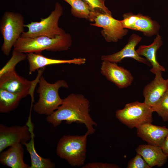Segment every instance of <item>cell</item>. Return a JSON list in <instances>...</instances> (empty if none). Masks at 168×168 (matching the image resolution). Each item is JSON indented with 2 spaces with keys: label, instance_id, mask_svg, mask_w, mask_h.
Here are the masks:
<instances>
[{
  "label": "cell",
  "instance_id": "3",
  "mask_svg": "<svg viewBox=\"0 0 168 168\" xmlns=\"http://www.w3.org/2000/svg\"><path fill=\"white\" fill-rule=\"evenodd\" d=\"M38 83L36 91L39 94V99L33 105V109L39 114L48 116L52 114L62 103L63 99L61 98L58 93L59 89L68 88V85L63 79L50 83L42 76L40 78Z\"/></svg>",
  "mask_w": 168,
  "mask_h": 168
},
{
  "label": "cell",
  "instance_id": "5",
  "mask_svg": "<svg viewBox=\"0 0 168 168\" xmlns=\"http://www.w3.org/2000/svg\"><path fill=\"white\" fill-rule=\"evenodd\" d=\"M63 13V9L61 4L56 2L54 9L50 15L45 18H41L40 21H32L25 27L28 28L24 32L21 37L23 38H35L40 36H46L54 38L65 33V31L59 27L58 21Z\"/></svg>",
  "mask_w": 168,
  "mask_h": 168
},
{
  "label": "cell",
  "instance_id": "16",
  "mask_svg": "<svg viewBox=\"0 0 168 168\" xmlns=\"http://www.w3.org/2000/svg\"><path fill=\"white\" fill-rule=\"evenodd\" d=\"M137 136L148 144L160 147L168 134V128L153 125L152 123L142 124L137 128Z\"/></svg>",
  "mask_w": 168,
  "mask_h": 168
},
{
  "label": "cell",
  "instance_id": "23",
  "mask_svg": "<svg viewBox=\"0 0 168 168\" xmlns=\"http://www.w3.org/2000/svg\"><path fill=\"white\" fill-rule=\"evenodd\" d=\"M27 57L26 54L13 49L11 57L0 70V77L6 73L15 69L16 65L21 61L27 58Z\"/></svg>",
  "mask_w": 168,
  "mask_h": 168
},
{
  "label": "cell",
  "instance_id": "22",
  "mask_svg": "<svg viewBox=\"0 0 168 168\" xmlns=\"http://www.w3.org/2000/svg\"><path fill=\"white\" fill-rule=\"evenodd\" d=\"M24 97L22 95L0 89V112L7 113L15 110Z\"/></svg>",
  "mask_w": 168,
  "mask_h": 168
},
{
  "label": "cell",
  "instance_id": "7",
  "mask_svg": "<svg viewBox=\"0 0 168 168\" xmlns=\"http://www.w3.org/2000/svg\"><path fill=\"white\" fill-rule=\"evenodd\" d=\"M152 107L144 102L135 101L126 104L122 109L115 112L117 118L130 128H136L147 123H152Z\"/></svg>",
  "mask_w": 168,
  "mask_h": 168
},
{
  "label": "cell",
  "instance_id": "26",
  "mask_svg": "<svg viewBox=\"0 0 168 168\" xmlns=\"http://www.w3.org/2000/svg\"><path fill=\"white\" fill-rule=\"evenodd\" d=\"M127 168H151L142 156L137 153L136 156L128 162Z\"/></svg>",
  "mask_w": 168,
  "mask_h": 168
},
{
  "label": "cell",
  "instance_id": "14",
  "mask_svg": "<svg viewBox=\"0 0 168 168\" xmlns=\"http://www.w3.org/2000/svg\"><path fill=\"white\" fill-rule=\"evenodd\" d=\"M161 73V71L156 72L154 79L143 90L144 102L152 107L158 103L168 88L166 80L163 78Z\"/></svg>",
  "mask_w": 168,
  "mask_h": 168
},
{
  "label": "cell",
  "instance_id": "4",
  "mask_svg": "<svg viewBox=\"0 0 168 168\" xmlns=\"http://www.w3.org/2000/svg\"><path fill=\"white\" fill-rule=\"evenodd\" d=\"M86 132L82 136L64 135L59 140L56 153L72 166L84 165L86 158L87 137Z\"/></svg>",
  "mask_w": 168,
  "mask_h": 168
},
{
  "label": "cell",
  "instance_id": "24",
  "mask_svg": "<svg viewBox=\"0 0 168 168\" xmlns=\"http://www.w3.org/2000/svg\"><path fill=\"white\" fill-rule=\"evenodd\" d=\"M164 121H168V88L163 96L155 106L152 107Z\"/></svg>",
  "mask_w": 168,
  "mask_h": 168
},
{
  "label": "cell",
  "instance_id": "28",
  "mask_svg": "<svg viewBox=\"0 0 168 168\" xmlns=\"http://www.w3.org/2000/svg\"><path fill=\"white\" fill-rule=\"evenodd\" d=\"M161 147L163 152L168 156V134L165 138Z\"/></svg>",
  "mask_w": 168,
  "mask_h": 168
},
{
  "label": "cell",
  "instance_id": "13",
  "mask_svg": "<svg viewBox=\"0 0 168 168\" xmlns=\"http://www.w3.org/2000/svg\"><path fill=\"white\" fill-rule=\"evenodd\" d=\"M142 38L138 35L133 34L130 37L128 43L120 51L114 54L101 56L102 61L118 63L126 58H133L137 61L151 66L150 62L145 58L139 56L135 49L136 46L141 41Z\"/></svg>",
  "mask_w": 168,
  "mask_h": 168
},
{
  "label": "cell",
  "instance_id": "20",
  "mask_svg": "<svg viewBox=\"0 0 168 168\" xmlns=\"http://www.w3.org/2000/svg\"><path fill=\"white\" fill-rule=\"evenodd\" d=\"M70 5L71 12L74 17L94 22L97 14L101 12L92 9L83 0H63Z\"/></svg>",
  "mask_w": 168,
  "mask_h": 168
},
{
  "label": "cell",
  "instance_id": "6",
  "mask_svg": "<svg viewBox=\"0 0 168 168\" xmlns=\"http://www.w3.org/2000/svg\"><path fill=\"white\" fill-rule=\"evenodd\" d=\"M24 19L19 13L6 11L0 21V30L3 42L1 50L4 54L8 56L17 40L24 32Z\"/></svg>",
  "mask_w": 168,
  "mask_h": 168
},
{
  "label": "cell",
  "instance_id": "11",
  "mask_svg": "<svg viewBox=\"0 0 168 168\" xmlns=\"http://www.w3.org/2000/svg\"><path fill=\"white\" fill-rule=\"evenodd\" d=\"M122 16L121 21L124 28L141 32L148 37L159 34L160 26L149 16L132 12L124 13Z\"/></svg>",
  "mask_w": 168,
  "mask_h": 168
},
{
  "label": "cell",
  "instance_id": "8",
  "mask_svg": "<svg viewBox=\"0 0 168 168\" xmlns=\"http://www.w3.org/2000/svg\"><path fill=\"white\" fill-rule=\"evenodd\" d=\"M45 68L38 70L36 78L30 81L20 76L15 69L10 71L0 77V89L13 93L22 95L25 97L29 95L34 100L33 94L35 87L38 83L40 78Z\"/></svg>",
  "mask_w": 168,
  "mask_h": 168
},
{
  "label": "cell",
  "instance_id": "27",
  "mask_svg": "<svg viewBox=\"0 0 168 168\" xmlns=\"http://www.w3.org/2000/svg\"><path fill=\"white\" fill-rule=\"evenodd\" d=\"M119 167V166L114 164L99 162L89 163L82 167L83 168H117Z\"/></svg>",
  "mask_w": 168,
  "mask_h": 168
},
{
  "label": "cell",
  "instance_id": "15",
  "mask_svg": "<svg viewBox=\"0 0 168 168\" xmlns=\"http://www.w3.org/2000/svg\"><path fill=\"white\" fill-rule=\"evenodd\" d=\"M26 54L29 64L30 74L48 65L65 63L81 65L84 64L86 61L84 58H74L66 60L49 58L43 55L41 53H31Z\"/></svg>",
  "mask_w": 168,
  "mask_h": 168
},
{
  "label": "cell",
  "instance_id": "9",
  "mask_svg": "<svg viewBox=\"0 0 168 168\" xmlns=\"http://www.w3.org/2000/svg\"><path fill=\"white\" fill-rule=\"evenodd\" d=\"M34 125L29 118L26 125L8 127L0 124V152L15 144L29 141L34 132Z\"/></svg>",
  "mask_w": 168,
  "mask_h": 168
},
{
  "label": "cell",
  "instance_id": "10",
  "mask_svg": "<svg viewBox=\"0 0 168 168\" xmlns=\"http://www.w3.org/2000/svg\"><path fill=\"white\" fill-rule=\"evenodd\" d=\"M94 22L91 23V25L102 28L101 34L108 42H116L128 32V29L123 27L121 21L105 13L99 12Z\"/></svg>",
  "mask_w": 168,
  "mask_h": 168
},
{
  "label": "cell",
  "instance_id": "2",
  "mask_svg": "<svg viewBox=\"0 0 168 168\" xmlns=\"http://www.w3.org/2000/svg\"><path fill=\"white\" fill-rule=\"evenodd\" d=\"M72 44L71 35L65 33L53 38L46 36L35 38L20 37L15 44L13 49L26 54L41 53L45 50L51 52L61 51L68 50Z\"/></svg>",
  "mask_w": 168,
  "mask_h": 168
},
{
  "label": "cell",
  "instance_id": "25",
  "mask_svg": "<svg viewBox=\"0 0 168 168\" xmlns=\"http://www.w3.org/2000/svg\"><path fill=\"white\" fill-rule=\"evenodd\" d=\"M93 9L112 15L111 12L105 5V0H83Z\"/></svg>",
  "mask_w": 168,
  "mask_h": 168
},
{
  "label": "cell",
  "instance_id": "29",
  "mask_svg": "<svg viewBox=\"0 0 168 168\" xmlns=\"http://www.w3.org/2000/svg\"><path fill=\"white\" fill-rule=\"evenodd\" d=\"M166 80V82H167V85L168 86V78Z\"/></svg>",
  "mask_w": 168,
  "mask_h": 168
},
{
  "label": "cell",
  "instance_id": "18",
  "mask_svg": "<svg viewBox=\"0 0 168 168\" xmlns=\"http://www.w3.org/2000/svg\"><path fill=\"white\" fill-rule=\"evenodd\" d=\"M0 162L3 165L12 168H30L24 161V149L22 144L19 143L9 147L1 152Z\"/></svg>",
  "mask_w": 168,
  "mask_h": 168
},
{
  "label": "cell",
  "instance_id": "19",
  "mask_svg": "<svg viewBox=\"0 0 168 168\" xmlns=\"http://www.w3.org/2000/svg\"><path fill=\"white\" fill-rule=\"evenodd\" d=\"M162 43L161 37L158 34L151 44L148 45H140L136 50L139 56L145 57L150 62L152 66L150 71L154 74L158 72H164L166 70L165 68L158 62L156 57L157 50L161 46Z\"/></svg>",
  "mask_w": 168,
  "mask_h": 168
},
{
  "label": "cell",
  "instance_id": "17",
  "mask_svg": "<svg viewBox=\"0 0 168 168\" xmlns=\"http://www.w3.org/2000/svg\"><path fill=\"white\" fill-rule=\"evenodd\" d=\"M136 150L151 168L163 166L168 157L160 147L148 144L140 145Z\"/></svg>",
  "mask_w": 168,
  "mask_h": 168
},
{
  "label": "cell",
  "instance_id": "21",
  "mask_svg": "<svg viewBox=\"0 0 168 168\" xmlns=\"http://www.w3.org/2000/svg\"><path fill=\"white\" fill-rule=\"evenodd\" d=\"M34 134L33 132L31 139L29 142L23 144L29 153L31 159V166L30 168H54L55 167L54 164L49 159L45 158L40 156L36 152L34 146Z\"/></svg>",
  "mask_w": 168,
  "mask_h": 168
},
{
  "label": "cell",
  "instance_id": "12",
  "mask_svg": "<svg viewBox=\"0 0 168 168\" xmlns=\"http://www.w3.org/2000/svg\"><path fill=\"white\" fill-rule=\"evenodd\" d=\"M100 72L109 81L120 89L126 88L132 83L133 77L130 72L116 63L103 61Z\"/></svg>",
  "mask_w": 168,
  "mask_h": 168
},
{
  "label": "cell",
  "instance_id": "1",
  "mask_svg": "<svg viewBox=\"0 0 168 168\" xmlns=\"http://www.w3.org/2000/svg\"><path fill=\"white\" fill-rule=\"evenodd\" d=\"M90 104L89 100L81 94L72 93L63 99L62 104L46 118L49 123L54 127L59 125L63 121L70 124L72 123L84 124L88 135L95 131L94 127L97 124L89 114Z\"/></svg>",
  "mask_w": 168,
  "mask_h": 168
}]
</instances>
